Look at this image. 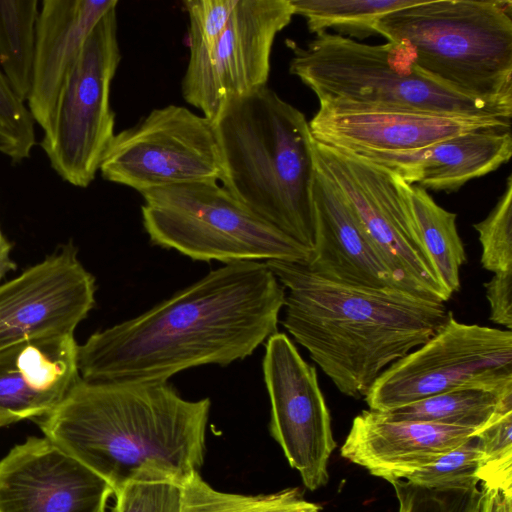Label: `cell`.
<instances>
[{"label": "cell", "instance_id": "6da1fadb", "mask_svg": "<svg viewBox=\"0 0 512 512\" xmlns=\"http://www.w3.org/2000/svg\"><path fill=\"white\" fill-rule=\"evenodd\" d=\"M285 289L259 261L210 271L143 314L92 334L78 346L82 379L168 382L208 364L250 356L278 332Z\"/></svg>", "mask_w": 512, "mask_h": 512}, {"label": "cell", "instance_id": "7a4b0ae2", "mask_svg": "<svg viewBox=\"0 0 512 512\" xmlns=\"http://www.w3.org/2000/svg\"><path fill=\"white\" fill-rule=\"evenodd\" d=\"M209 398L184 399L168 382L79 377L36 419L44 437L101 476L114 494L138 481L183 486L204 462Z\"/></svg>", "mask_w": 512, "mask_h": 512}, {"label": "cell", "instance_id": "3957f363", "mask_svg": "<svg viewBox=\"0 0 512 512\" xmlns=\"http://www.w3.org/2000/svg\"><path fill=\"white\" fill-rule=\"evenodd\" d=\"M265 263L287 291L283 326L352 398L365 397L388 366L428 341L448 312L398 288L339 283L297 262Z\"/></svg>", "mask_w": 512, "mask_h": 512}, {"label": "cell", "instance_id": "277c9868", "mask_svg": "<svg viewBox=\"0 0 512 512\" xmlns=\"http://www.w3.org/2000/svg\"><path fill=\"white\" fill-rule=\"evenodd\" d=\"M213 122L221 185L252 213L312 250L317 165L305 115L266 86L227 101Z\"/></svg>", "mask_w": 512, "mask_h": 512}, {"label": "cell", "instance_id": "5b68a950", "mask_svg": "<svg viewBox=\"0 0 512 512\" xmlns=\"http://www.w3.org/2000/svg\"><path fill=\"white\" fill-rule=\"evenodd\" d=\"M373 31L451 91L512 108V1L422 0L383 16Z\"/></svg>", "mask_w": 512, "mask_h": 512}, {"label": "cell", "instance_id": "8992f818", "mask_svg": "<svg viewBox=\"0 0 512 512\" xmlns=\"http://www.w3.org/2000/svg\"><path fill=\"white\" fill-rule=\"evenodd\" d=\"M289 71L319 106L413 110L511 119L512 108L460 95L423 75L400 44H365L321 32L305 47L290 41Z\"/></svg>", "mask_w": 512, "mask_h": 512}, {"label": "cell", "instance_id": "52a82bcc", "mask_svg": "<svg viewBox=\"0 0 512 512\" xmlns=\"http://www.w3.org/2000/svg\"><path fill=\"white\" fill-rule=\"evenodd\" d=\"M141 195L143 226L154 245L193 260L225 264L309 261V248L252 213L217 181L156 188Z\"/></svg>", "mask_w": 512, "mask_h": 512}, {"label": "cell", "instance_id": "ba28073f", "mask_svg": "<svg viewBox=\"0 0 512 512\" xmlns=\"http://www.w3.org/2000/svg\"><path fill=\"white\" fill-rule=\"evenodd\" d=\"M512 393V332L457 321L451 311L424 344L388 366L364 397L385 412L458 389Z\"/></svg>", "mask_w": 512, "mask_h": 512}, {"label": "cell", "instance_id": "9c48e42d", "mask_svg": "<svg viewBox=\"0 0 512 512\" xmlns=\"http://www.w3.org/2000/svg\"><path fill=\"white\" fill-rule=\"evenodd\" d=\"M318 167L341 190L397 287L445 303L451 294L438 279L414 222L407 183L386 168L314 141Z\"/></svg>", "mask_w": 512, "mask_h": 512}, {"label": "cell", "instance_id": "30bf717a", "mask_svg": "<svg viewBox=\"0 0 512 512\" xmlns=\"http://www.w3.org/2000/svg\"><path fill=\"white\" fill-rule=\"evenodd\" d=\"M120 60L114 7L87 38L40 142L51 168L75 187L92 183L115 135L110 90Z\"/></svg>", "mask_w": 512, "mask_h": 512}, {"label": "cell", "instance_id": "8fae6325", "mask_svg": "<svg viewBox=\"0 0 512 512\" xmlns=\"http://www.w3.org/2000/svg\"><path fill=\"white\" fill-rule=\"evenodd\" d=\"M102 177L140 194L156 188L221 181L214 122L184 106L153 109L115 134L100 164Z\"/></svg>", "mask_w": 512, "mask_h": 512}, {"label": "cell", "instance_id": "7c38bea8", "mask_svg": "<svg viewBox=\"0 0 512 512\" xmlns=\"http://www.w3.org/2000/svg\"><path fill=\"white\" fill-rule=\"evenodd\" d=\"M293 16L290 0H239L217 41L190 52L185 101L214 121L227 101L266 87L274 40Z\"/></svg>", "mask_w": 512, "mask_h": 512}, {"label": "cell", "instance_id": "4fadbf2b", "mask_svg": "<svg viewBox=\"0 0 512 512\" xmlns=\"http://www.w3.org/2000/svg\"><path fill=\"white\" fill-rule=\"evenodd\" d=\"M263 374L271 403L272 437L307 489L325 486L336 442L315 367L302 358L286 334L277 332L267 340Z\"/></svg>", "mask_w": 512, "mask_h": 512}, {"label": "cell", "instance_id": "5bb4252c", "mask_svg": "<svg viewBox=\"0 0 512 512\" xmlns=\"http://www.w3.org/2000/svg\"><path fill=\"white\" fill-rule=\"evenodd\" d=\"M95 292V279L71 244L0 284V351L73 334L94 307Z\"/></svg>", "mask_w": 512, "mask_h": 512}, {"label": "cell", "instance_id": "9a60e30c", "mask_svg": "<svg viewBox=\"0 0 512 512\" xmlns=\"http://www.w3.org/2000/svg\"><path fill=\"white\" fill-rule=\"evenodd\" d=\"M111 486L46 437L0 459V512H106Z\"/></svg>", "mask_w": 512, "mask_h": 512}, {"label": "cell", "instance_id": "2e32d148", "mask_svg": "<svg viewBox=\"0 0 512 512\" xmlns=\"http://www.w3.org/2000/svg\"><path fill=\"white\" fill-rule=\"evenodd\" d=\"M496 126H511V119L319 106L309 121L314 141L353 154L409 152L462 133Z\"/></svg>", "mask_w": 512, "mask_h": 512}, {"label": "cell", "instance_id": "e0dca14e", "mask_svg": "<svg viewBox=\"0 0 512 512\" xmlns=\"http://www.w3.org/2000/svg\"><path fill=\"white\" fill-rule=\"evenodd\" d=\"M476 433L456 426L389 421L364 410L354 418L340 454L390 483L406 479Z\"/></svg>", "mask_w": 512, "mask_h": 512}, {"label": "cell", "instance_id": "ac0fdd59", "mask_svg": "<svg viewBox=\"0 0 512 512\" xmlns=\"http://www.w3.org/2000/svg\"><path fill=\"white\" fill-rule=\"evenodd\" d=\"M313 206L314 246L306 264L312 272L348 285L398 288L348 200L318 165Z\"/></svg>", "mask_w": 512, "mask_h": 512}, {"label": "cell", "instance_id": "d6986e66", "mask_svg": "<svg viewBox=\"0 0 512 512\" xmlns=\"http://www.w3.org/2000/svg\"><path fill=\"white\" fill-rule=\"evenodd\" d=\"M73 334L0 351V427L50 413L79 379Z\"/></svg>", "mask_w": 512, "mask_h": 512}, {"label": "cell", "instance_id": "ffe728a7", "mask_svg": "<svg viewBox=\"0 0 512 512\" xmlns=\"http://www.w3.org/2000/svg\"><path fill=\"white\" fill-rule=\"evenodd\" d=\"M355 155L386 168L409 185L450 193L497 170L511 158V126L462 133L409 152Z\"/></svg>", "mask_w": 512, "mask_h": 512}, {"label": "cell", "instance_id": "44dd1931", "mask_svg": "<svg viewBox=\"0 0 512 512\" xmlns=\"http://www.w3.org/2000/svg\"><path fill=\"white\" fill-rule=\"evenodd\" d=\"M117 0H44L36 23L28 109L43 131L85 42Z\"/></svg>", "mask_w": 512, "mask_h": 512}, {"label": "cell", "instance_id": "7402d4cb", "mask_svg": "<svg viewBox=\"0 0 512 512\" xmlns=\"http://www.w3.org/2000/svg\"><path fill=\"white\" fill-rule=\"evenodd\" d=\"M512 411V393L467 388L436 394L385 412L389 421L427 422L479 431L498 414Z\"/></svg>", "mask_w": 512, "mask_h": 512}, {"label": "cell", "instance_id": "603a6c76", "mask_svg": "<svg viewBox=\"0 0 512 512\" xmlns=\"http://www.w3.org/2000/svg\"><path fill=\"white\" fill-rule=\"evenodd\" d=\"M407 195L421 243L439 281L452 295L460 289V268L467 260L457 215L439 206L417 185L407 184Z\"/></svg>", "mask_w": 512, "mask_h": 512}, {"label": "cell", "instance_id": "cb8c5ba5", "mask_svg": "<svg viewBox=\"0 0 512 512\" xmlns=\"http://www.w3.org/2000/svg\"><path fill=\"white\" fill-rule=\"evenodd\" d=\"M38 5L37 0H0V65L22 102L32 87Z\"/></svg>", "mask_w": 512, "mask_h": 512}, {"label": "cell", "instance_id": "d4e9b609", "mask_svg": "<svg viewBox=\"0 0 512 512\" xmlns=\"http://www.w3.org/2000/svg\"><path fill=\"white\" fill-rule=\"evenodd\" d=\"M422 0H290L294 15L305 18L312 33L336 29L356 37L375 34L373 27L383 16Z\"/></svg>", "mask_w": 512, "mask_h": 512}, {"label": "cell", "instance_id": "484cf974", "mask_svg": "<svg viewBox=\"0 0 512 512\" xmlns=\"http://www.w3.org/2000/svg\"><path fill=\"white\" fill-rule=\"evenodd\" d=\"M321 507L305 500L298 488L272 494L241 495L218 491L199 473L182 486L181 512H320Z\"/></svg>", "mask_w": 512, "mask_h": 512}, {"label": "cell", "instance_id": "4316f807", "mask_svg": "<svg viewBox=\"0 0 512 512\" xmlns=\"http://www.w3.org/2000/svg\"><path fill=\"white\" fill-rule=\"evenodd\" d=\"M481 462V442L473 435L404 480L430 489H470L477 487Z\"/></svg>", "mask_w": 512, "mask_h": 512}, {"label": "cell", "instance_id": "83f0119b", "mask_svg": "<svg viewBox=\"0 0 512 512\" xmlns=\"http://www.w3.org/2000/svg\"><path fill=\"white\" fill-rule=\"evenodd\" d=\"M475 435L482 447L479 482L512 494V411L498 414Z\"/></svg>", "mask_w": 512, "mask_h": 512}, {"label": "cell", "instance_id": "f1b7e54d", "mask_svg": "<svg viewBox=\"0 0 512 512\" xmlns=\"http://www.w3.org/2000/svg\"><path fill=\"white\" fill-rule=\"evenodd\" d=\"M482 247L481 264L495 273L512 271V178L495 207L481 222L473 225Z\"/></svg>", "mask_w": 512, "mask_h": 512}, {"label": "cell", "instance_id": "f546056e", "mask_svg": "<svg viewBox=\"0 0 512 512\" xmlns=\"http://www.w3.org/2000/svg\"><path fill=\"white\" fill-rule=\"evenodd\" d=\"M34 119L0 70V153L13 163L29 158L36 144Z\"/></svg>", "mask_w": 512, "mask_h": 512}, {"label": "cell", "instance_id": "4dcf8cb0", "mask_svg": "<svg viewBox=\"0 0 512 512\" xmlns=\"http://www.w3.org/2000/svg\"><path fill=\"white\" fill-rule=\"evenodd\" d=\"M398 500V512H480L483 490H439L407 480L390 482Z\"/></svg>", "mask_w": 512, "mask_h": 512}, {"label": "cell", "instance_id": "1f68e13d", "mask_svg": "<svg viewBox=\"0 0 512 512\" xmlns=\"http://www.w3.org/2000/svg\"><path fill=\"white\" fill-rule=\"evenodd\" d=\"M114 495L112 512H181L182 486L172 482H132Z\"/></svg>", "mask_w": 512, "mask_h": 512}, {"label": "cell", "instance_id": "d6a6232c", "mask_svg": "<svg viewBox=\"0 0 512 512\" xmlns=\"http://www.w3.org/2000/svg\"><path fill=\"white\" fill-rule=\"evenodd\" d=\"M239 0H186L190 52L210 48L224 32Z\"/></svg>", "mask_w": 512, "mask_h": 512}, {"label": "cell", "instance_id": "836d02e7", "mask_svg": "<svg viewBox=\"0 0 512 512\" xmlns=\"http://www.w3.org/2000/svg\"><path fill=\"white\" fill-rule=\"evenodd\" d=\"M484 287L490 305V320L511 331L512 271L495 273Z\"/></svg>", "mask_w": 512, "mask_h": 512}, {"label": "cell", "instance_id": "e575fe53", "mask_svg": "<svg viewBox=\"0 0 512 512\" xmlns=\"http://www.w3.org/2000/svg\"><path fill=\"white\" fill-rule=\"evenodd\" d=\"M482 490L480 512H512V494L497 488Z\"/></svg>", "mask_w": 512, "mask_h": 512}, {"label": "cell", "instance_id": "d590c367", "mask_svg": "<svg viewBox=\"0 0 512 512\" xmlns=\"http://www.w3.org/2000/svg\"><path fill=\"white\" fill-rule=\"evenodd\" d=\"M12 244L0 230V281L4 276L16 269V263L11 259Z\"/></svg>", "mask_w": 512, "mask_h": 512}]
</instances>
